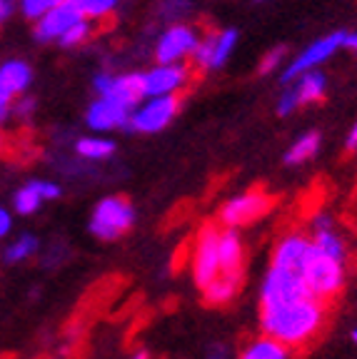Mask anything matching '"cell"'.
<instances>
[{"instance_id": "6da1fadb", "label": "cell", "mask_w": 357, "mask_h": 359, "mask_svg": "<svg viewBox=\"0 0 357 359\" xmlns=\"http://www.w3.org/2000/svg\"><path fill=\"white\" fill-rule=\"evenodd\" d=\"M325 307L320 297H300L290 302L260 304V327L268 337L285 347H297L307 342L323 327Z\"/></svg>"}, {"instance_id": "7a4b0ae2", "label": "cell", "mask_w": 357, "mask_h": 359, "mask_svg": "<svg viewBox=\"0 0 357 359\" xmlns=\"http://www.w3.org/2000/svg\"><path fill=\"white\" fill-rule=\"evenodd\" d=\"M302 277L315 297L325 299L335 297L345 285V259L332 257L330 252L320 250L315 242H310V250L302 262Z\"/></svg>"}, {"instance_id": "3957f363", "label": "cell", "mask_w": 357, "mask_h": 359, "mask_svg": "<svg viewBox=\"0 0 357 359\" xmlns=\"http://www.w3.org/2000/svg\"><path fill=\"white\" fill-rule=\"evenodd\" d=\"M133 222H135L133 202H130L128 197L110 195V197H103L93 208L88 230L95 240L112 242V240H117V237H123L125 232L133 227Z\"/></svg>"}, {"instance_id": "277c9868", "label": "cell", "mask_w": 357, "mask_h": 359, "mask_svg": "<svg viewBox=\"0 0 357 359\" xmlns=\"http://www.w3.org/2000/svg\"><path fill=\"white\" fill-rule=\"evenodd\" d=\"M180 112V97L178 95H152L143 97L138 105L130 110L128 133L138 135H155L168 128Z\"/></svg>"}, {"instance_id": "5b68a950", "label": "cell", "mask_w": 357, "mask_h": 359, "mask_svg": "<svg viewBox=\"0 0 357 359\" xmlns=\"http://www.w3.org/2000/svg\"><path fill=\"white\" fill-rule=\"evenodd\" d=\"M238 40H240V33L235 28L210 30V33L200 35V43H197L195 53L190 57L193 70L212 73V70L225 67L230 57H233L235 48H238Z\"/></svg>"}, {"instance_id": "8992f818", "label": "cell", "mask_w": 357, "mask_h": 359, "mask_svg": "<svg viewBox=\"0 0 357 359\" xmlns=\"http://www.w3.org/2000/svg\"><path fill=\"white\" fill-rule=\"evenodd\" d=\"M342 38H345V33L337 30V33H327V35H323V38L313 40L310 45H305L295 57H290V60L283 65V70H280V83L287 85L295 78H300L302 73H307V70H315V67L325 65V62L342 48Z\"/></svg>"}, {"instance_id": "52a82bcc", "label": "cell", "mask_w": 357, "mask_h": 359, "mask_svg": "<svg viewBox=\"0 0 357 359\" xmlns=\"http://www.w3.org/2000/svg\"><path fill=\"white\" fill-rule=\"evenodd\" d=\"M310 294H313V292H310V287H307L300 269L283 267V264L270 262L268 275H265L263 287H260V304L290 302V299L310 297Z\"/></svg>"}, {"instance_id": "ba28073f", "label": "cell", "mask_w": 357, "mask_h": 359, "mask_svg": "<svg viewBox=\"0 0 357 359\" xmlns=\"http://www.w3.org/2000/svg\"><path fill=\"white\" fill-rule=\"evenodd\" d=\"M200 35L202 33L195 25L185 20L170 22L155 43V50H152L155 62H190L197 43H200Z\"/></svg>"}, {"instance_id": "9c48e42d", "label": "cell", "mask_w": 357, "mask_h": 359, "mask_svg": "<svg viewBox=\"0 0 357 359\" xmlns=\"http://www.w3.org/2000/svg\"><path fill=\"white\" fill-rule=\"evenodd\" d=\"M95 95L115 100L117 105L133 110L143 97H145V88H143V73H110V70H100L93 78Z\"/></svg>"}, {"instance_id": "30bf717a", "label": "cell", "mask_w": 357, "mask_h": 359, "mask_svg": "<svg viewBox=\"0 0 357 359\" xmlns=\"http://www.w3.org/2000/svg\"><path fill=\"white\" fill-rule=\"evenodd\" d=\"M273 208V197L263 190H247L240 192V195L230 197L225 202L223 208H220L218 217L225 227H235V230H240L245 224L255 222V219L265 217Z\"/></svg>"}, {"instance_id": "8fae6325", "label": "cell", "mask_w": 357, "mask_h": 359, "mask_svg": "<svg viewBox=\"0 0 357 359\" xmlns=\"http://www.w3.org/2000/svg\"><path fill=\"white\" fill-rule=\"evenodd\" d=\"M190 78H193V65L190 62H155L150 70L143 73L145 97L178 95L180 90L188 88Z\"/></svg>"}, {"instance_id": "7c38bea8", "label": "cell", "mask_w": 357, "mask_h": 359, "mask_svg": "<svg viewBox=\"0 0 357 359\" xmlns=\"http://www.w3.org/2000/svg\"><path fill=\"white\" fill-rule=\"evenodd\" d=\"M220 275V227L205 224L197 235L195 255H193V277L195 285L207 287Z\"/></svg>"}, {"instance_id": "4fadbf2b", "label": "cell", "mask_w": 357, "mask_h": 359, "mask_svg": "<svg viewBox=\"0 0 357 359\" xmlns=\"http://www.w3.org/2000/svg\"><path fill=\"white\" fill-rule=\"evenodd\" d=\"M80 18H83V13L78 11V6H75L73 0H63V3L53 6L51 11H45L38 20H33V38L40 45L58 43L63 38V33L75 20H80Z\"/></svg>"}, {"instance_id": "5bb4252c", "label": "cell", "mask_w": 357, "mask_h": 359, "mask_svg": "<svg viewBox=\"0 0 357 359\" xmlns=\"http://www.w3.org/2000/svg\"><path fill=\"white\" fill-rule=\"evenodd\" d=\"M130 120V110L123 105H117L115 100H108V97L95 95V100L85 110V125H88L93 133L108 135L112 130H125Z\"/></svg>"}, {"instance_id": "9a60e30c", "label": "cell", "mask_w": 357, "mask_h": 359, "mask_svg": "<svg viewBox=\"0 0 357 359\" xmlns=\"http://www.w3.org/2000/svg\"><path fill=\"white\" fill-rule=\"evenodd\" d=\"M63 195L60 185L51 182V180H30L20 190L13 195V210L22 217H28V215H35L40 208H43V202H51L58 200Z\"/></svg>"}, {"instance_id": "2e32d148", "label": "cell", "mask_w": 357, "mask_h": 359, "mask_svg": "<svg viewBox=\"0 0 357 359\" xmlns=\"http://www.w3.org/2000/svg\"><path fill=\"white\" fill-rule=\"evenodd\" d=\"M310 237L302 235V232H290L285 235L283 240L275 245L273 250V264H283V267H292L302 272V262H305V255L310 250Z\"/></svg>"}, {"instance_id": "e0dca14e", "label": "cell", "mask_w": 357, "mask_h": 359, "mask_svg": "<svg viewBox=\"0 0 357 359\" xmlns=\"http://www.w3.org/2000/svg\"><path fill=\"white\" fill-rule=\"evenodd\" d=\"M0 85L13 97L25 95L28 88L33 85V65L22 57H11V60L0 62Z\"/></svg>"}, {"instance_id": "ac0fdd59", "label": "cell", "mask_w": 357, "mask_h": 359, "mask_svg": "<svg viewBox=\"0 0 357 359\" xmlns=\"http://www.w3.org/2000/svg\"><path fill=\"white\" fill-rule=\"evenodd\" d=\"M287 88L292 90L297 105H310V102H320L327 95V75L315 67V70H307L300 78H295L292 83H287Z\"/></svg>"}, {"instance_id": "d6986e66", "label": "cell", "mask_w": 357, "mask_h": 359, "mask_svg": "<svg viewBox=\"0 0 357 359\" xmlns=\"http://www.w3.org/2000/svg\"><path fill=\"white\" fill-rule=\"evenodd\" d=\"M242 259H245V247H242L240 232L235 227H223L220 230V272L242 275Z\"/></svg>"}, {"instance_id": "ffe728a7", "label": "cell", "mask_w": 357, "mask_h": 359, "mask_svg": "<svg viewBox=\"0 0 357 359\" xmlns=\"http://www.w3.org/2000/svg\"><path fill=\"white\" fill-rule=\"evenodd\" d=\"M320 142H323V137H320L318 130H307V133H302L300 137H295V142H292V145L285 150L283 163L287 165V168L305 165L307 160H313V157L318 155Z\"/></svg>"}, {"instance_id": "44dd1931", "label": "cell", "mask_w": 357, "mask_h": 359, "mask_svg": "<svg viewBox=\"0 0 357 359\" xmlns=\"http://www.w3.org/2000/svg\"><path fill=\"white\" fill-rule=\"evenodd\" d=\"M117 145L115 140H110L108 135H100V133H93L88 137H80L75 142V152L85 160H93V163H100V160H110L115 155Z\"/></svg>"}, {"instance_id": "7402d4cb", "label": "cell", "mask_w": 357, "mask_h": 359, "mask_svg": "<svg viewBox=\"0 0 357 359\" xmlns=\"http://www.w3.org/2000/svg\"><path fill=\"white\" fill-rule=\"evenodd\" d=\"M238 290H240V275H225V272H220L210 285L202 287V294H205V299L210 304H228L238 294Z\"/></svg>"}, {"instance_id": "603a6c76", "label": "cell", "mask_w": 357, "mask_h": 359, "mask_svg": "<svg viewBox=\"0 0 357 359\" xmlns=\"http://www.w3.org/2000/svg\"><path fill=\"white\" fill-rule=\"evenodd\" d=\"M240 359H287V347L273 337H260L245 352L240 354Z\"/></svg>"}, {"instance_id": "cb8c5ba5", "label": "cell", "mask_w": 357, "mask_h": 359, "mask_svg": "<svg viewBox=\"0 0 357 359\" xmlns=\"http://www.w3.org/2000/svg\"><path fill=\"white\" fill-rule=\"evenodd\" d=\"M40 240L35 235H20L18 240H13L11 245L6 247V252H3V259L8 264H20L25 259H30L35 252H38Z\"/></svg>"}, {"instance_id": "d4e9b609", "label": "cell", "mask_w": 357, "mask_h": 359, "mask_svg": "<svg viewBox=\"0 0 357 359\" xmlns=\"http://www.w3.org/2000/svg\"><path fill=\"white\" fill-rule=\"evenodd\" d=\"M95 20H90V18H80V20H75L70 28L63 33V38L58 40L56 45H60V48H65V50H73V48H80V45H85L90 38H93V25Z\"/></svg>"}, {"instance_id": "484cf974", "label": "cell", "mask_w": 357, "mask_h": 359, "mask_svg": "<svg viewBox=\"0 0 357 359\" xmlns=\"http://www.w3.org/2000/svg\"><path fill=\"white\" fill-rule=\"evenodd\" d=\"M75 6H78V11L83 13L85 18H90V20H103V18H108L110 13L117 11V6H120V0H73Z\"/></svg>"}, {"instance_id": "4316f807", "label": "cell", "mask_w": 357, "mask_h": 359, "mask_svg": "<svg viewBox=\"0 0 357 359\" xmlns=\"http://www.w3.org/2000/svg\"><path fill=\"white\" fill-rule=\"evenodd\" d=\"M285 62H287V48H285V45H275V48H270V50L260 57L257 70H260V75H270V73H275V70H283Z\"/></svg>"}, {"instance_id": "83f0119b", "label": "cell", "mask_w": 357, "mask_h": 359, "mask_svg": "<svg viewBox=\"0 0 357 359\" xmlns=\"http://www.w3.org/2000/svg\"><path fill=\"white\" fill-rule=\"evenodd\" d=\"M63 0H18V6H20V13L25 20H38L45 11H51L53 6H58Z\"/></svg>"}, {"instance_id": "f1b7e54d", "label": "cell", "mask_w": 357, "mask_h": 359, "mask_svg": "<svg viewBox=\"0 0 357 359\" xmlns=\"http://www.w3.org/2000/svg\"><path fill=\"white\" fill-rule=\"evenodd\" d=\"M33 112H35V97H30L28 93L15 97V102L11 105V115H15V118H20V120L30 118Z\"/></svg>"}, {"instance_id": "f546056e", "label": "cell", "mask_w": 357, "mask_h": 359, "mask_svg": "<svg viewBox=\"0 0 357 359\" xmlns=\"http://www.w3.org/2000/svg\"><path fill=\"white\" fill-rule=\"evenodd\" d=\"M11 230H13V215L11 210H6L0 205V240H6L11 235Z\"/></svg>"}, {"instance_id": "4dcf8cb0", "label": "cell", "mask_w": 357, "mask_h": 359, "mask_svg": "<svg viewBox=\"0 0 357 359\" xmlns=\"http://www.w3.org/2000/svg\"><path fill=\"white\" fill-rule=\"evenodd\" d=\"M15 0H0V25L8 20V18L13 15V11H15Z\"/></svg>"}, {"instance_id": "1f68e13d", "label": "cell", "mask_w": 357, "mask_h": 359, "mask_svg": "<svg viewBox=\"0 0 357 359\" xmlns=\"http://www.w3.org/2000/svg\"><path fill=\"white\" fill-rule=\"evenodd\" d=\"M342 48H345V50L357 53V30L355 33H345V38H342Z\"/></svg>"}, {"instance_id": "d6a6232c", "label": "cell", "mask_w": 357, "mask_h": 359, "mask_svg": "<svg viewBox=\"0 0 357 359\" xmlns=\"http://www.w3.org/2000/svg\"><path fill=\"white\" fill-rule=\"evenodd\" d=\"M345 147H347V150H350V152H355V150H357V120H355V125H352L350 133H347Z\"/></svg>"}, {"instance_id": "836d02e7", "label": "cell", "mask_w": 357, "mask_h": 359, "mask_svg": "<svg viewBox=\"0 0 357 359\" xmlns=\"http://www.w3.org/2000/svg\"><path fill=\"white\" fill-rule=\"evenodd\" d=\"M8 118H11V110H3V107H0V125L6 123Z\"/></svg>"}, {"instance_id": "e575fe53", "label": "cell", "mask_w": 357, "mask_h": 359, "mask_svg": "<svg viewBox=\"0 0 357 359\" xmlns=\"http://www.w3.org/2000/svg\"><path fill=\"white\" fill-rule=\"evenodd\" d=\"M130 359H148V352H138V354H133Z\"/></svg>"}, {"instance_id": "d590c367", "label": "cell", "mask_w": 357, "mask_h": 359, "mask_svg": "<svg viewBox=\"0 0 357 359\" xmlns=\"http://www.w3.org/2000/svg\"><path fill=\"white\" fill-rule=\"evenodd\" d=\"M352 342L357 344V327H355V330H352Z\"/></svg>"}, {"instance_id": "8d00e7d4", "label": "cell", "mask_w": 357, "mask_h": 359, "mask_svg": "<svg viewBox=\"0 0 357 359\" xmlns=\"http://www.w3.org/2000/svg\"><path fill=\"white\" fill-rule=\"evenodd\" d=\"M0 147H3V135H0Z\"/></svg>"}, {"instance_id": "74e56055", "label": "cell", "mask_w": 357, "mask_h": 359, "mask_svg": "<svg viewBox=\"0 0 357 359\" xmlns=\"http://www.w3.org/2000/svg\"><path fill=\"white\" fill-rule=\"evenodd\" d=\"M257 3H260V0H257Z\"/></svg>"}, {"instance_id": "f35d334b", "label": "cell", "mask_w": 357, "mask_h": 359, "mask_svg": "<svg viewBox=\"0 0 357 359\" xmlns=\"http://www.w3.org/2000/svg\"><path fill=\"white\" fill-rule=\"evenodd\" d=\"M15 3H18V0H15Z\"/></svg>"}]
</instances>
